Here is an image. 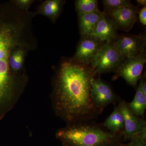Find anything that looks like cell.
<instances>
[{
    "label": "cell",
    "instance_id": "cell-11",
    "mask_svg": "<svg viewBox=\"0 0 146 146\" xmlns=\"http://www.w3.org/2000/svg\"><path fill=\"white\" fill-rule=\"evenodd\" d=\"M117 29L113 22L103 13L91 36L102 42H113L117 36Z\"/></svg>",
    "mask_w": 146,
    "mask_h": 146
},
{
    "label": "cell",
    "instance_id": "cell-23",
    "mask_svg": "<svg viewBox=\"0 0 146 146\" xmlns=\"http://www.w3.org/2000/svg\"><path fill=\"white\" fill-rule=\"evenodd\" d=\"M136 1L139 5L143 6V7L146 6V0H137Z\"/></svg>",
    "mask_w": 146,
    "mask_h": 146
},
{
    "label": "cell",
    "instance_id": "cell-14",
    "mask_svg": "<svg viewBox=\"0 0 146 146\" xmlns=\"http://www.w3.org/2000/svg\"><path fill=\"white\" fill-rule=\"evenodd\" d=\"M127 104L129 108L134 115L141 117L144 116L146 108V97L143 94L140 84L133 100Z\"/></svg>",
    "mask_w": 146,
    "mask_h": 146
},
{
    "label": "cell",
    "instance_id": "cell-17",
    "mask_svg": "<svg viewBox=\"0 0 146 146\" xmlns=\"http://www.w3.org/2000/svg\"><path fill=\"white\" fill-rule=\"evenodd\" d=\"M76 10L78 13H89L100 11L97 0H77Z\"/></svg>",
    "mask_w": 146,
    "mask_h": 146
},
{
    "label": "cell",
    "instance_id": "cell-21",
    "mask_svg": "<svg viewBox=\"0 0 146 146\" xmlns=\"http://www.w3.org/2000/svg\"><path fill=\"white\" fill-rule=\"evenodd\" d=\"M17 5L21 8L27 9L30 5L32 1L29 0H19L16 2Z\"/></svg>",
    "mask_w": 146,
    "mask_h": 146
},
{
    "label": "cell",
    "instance_id": "cell-2",
    "mask_svg": "<svg viewBox=\"0 0 146 146\" xmlns=\"http://www.w3.org/2000/svg\"><path fill=\"white\" fill-rule=\"evenodd\" d=\"M20 25L13 22L0 25V117L5 110L13 88L9 58L13 50L22 44Z\"/></svg>",
    "mask_w": 146,
    "mask_h": 146
},
{
    "label": "cell",
    "instance_id": "cell-4",
    "mask_svg": "<svg viewBox=\"0 0 146 146\" xmlns=\"http://www.w3.org/2000/svg\"><path fill=\"white\" fill-rule=\"evenodd\" d=\"M146 62L145 51L136 56L125 58L115 71L114 79L121 77L131 86L136 87L143 75Z\"/></svg>",
    "mask_w": 146,
    "mask_h": 146
},
{
    "label": "cell",
    "instance_id": "cell-19",
    "mask_svg": "<svg viewBox=\"0 0 146 146\" xmlns=\"http://www.w3.org/2000/svg\"><path fill=\"white\" fill-rule=\"evenodd\" d=\"M122 146H146V142L138 136H136L132 138L129 143L125 145L123 144Z\"/></svg>",
    "mask_w": 146,
    "mask_h": 146
},
{
    "label": "cell",
    "instance_id": "cell-15",
    "mask_svg": "<svg viewBox=\"0 0 146 146\" xmlns=\"http://www.w3.org/2000/svg\"><path fill=\"white\" fill-rule=\"evenodd\" d=\"M63 1L60 0H48L40 6L39 13L54 20L59 16L63 5Z\"/></svg>",
    "mask_w": 146,
    "mask_h": 146
},
{
    "label": "cell",
    "instance_id": "cell-6",
    "mask_svg": "<svg viewBox=\"0 0 146 146\" xmlns=\"http://www.w3.org/2000/svg\"><path fill=\"white\" fill-rule=\"evenodd\" d=\"M146 42L145 36L127 34L117 36L112 42L114 48L125 59L145 51Z\"/></svg>",
    "mask_w": 146,
    "mask_h": 146
},
{
    "label": "cell",
    "instance_id": "cell-12",
    "mask_svg": "<svg viewBox=\"0 0 146 146\" xmlns=\"http://www.w3.org/2000/svg\"><path fill=\"white\" fill-rule=\"evenodd\" d=\"M103 13L100 11L89 13H78L80 33L82 36H91Z\"/></svg>",
    "mask_w": 146,
    "mask_h": 146
},
{
    "label": "cell",
    "instance_id": "cell-1",
    "mask_svg": "<svg viewBox=\"0 0 146 146\" xmlns=\"http://www.w3.org/2000/svg\"><path fill=\"white\" fill-rule=\"evenodd\" d=\"M96 76L91 66L73 59L61 64L56 84V107L66 120L88 122L101 114L90 95L91 81Z\"/></svg>",
    "mask_w": 146,
    "mask_h": 146
},
{
    "label": "cell",
    "instance_id": "cell-20",
    "mask_svg": "<svg viewBox=\"0 0 146 146\" xmlns=\"http://www.w3.org/2000/svg\"><path fill=\"white\" fill-rule=\"evenodd\" d=\"M138 17L140 23L144 26L146 25V7H142L141 10L138 11Z\"/></svg>",
    "mask_w": 146,
    "mask_h": 146
},
{
    "label": "cell",
    "instance_id": "cell-13",
    "mask_svg": "<svg viewBox=\"0 0 146 146\" xmlns=\"http://www.w3.org/2000/svg\"><path fill=\"white\" fill-rule=\"evenodd\" d=\"M102 126L111 133L121 134L124 127L123 117L121 112L117 106L114 110L106 119Z\"/></svg>",
    "mask_w": 146,
    "mask_h": 146
},
{
    "label": "cell",
    "instance_id": "cell-24",
    "mask_svg": "<svg viewBox=\"0 0 146 146\" xmlns=\"http://www.w3.org/2000/svg\"><path fill=\"white\" fill-rule=\"evenodd\" d=\"M64 146H68L67 145H64Z\"/></svg>",
    "mask_w": 146,
    "mask_h": 146
},
{
    "label": "cell",
    "instance_id": "cell-10",
    "mask_svg": "<svg viewBox=\"0 0 146 146\" xmlns=\"http://www.w3.org/2000/svg\"><path fill=\"white\" fill-rule=\"evenodd\" d=\"M138 9L132 4L120 8L108 11L109 18L117 29L129 31L137 20Z\"/></svg>",
    "mask_w": 146,
    "mask_h": 146
},
{
    "label": "cell",
    "instance_id": "cell-8",
    "mask_svg": "<svg viewBox=\"0 0 146 146\" xmlns=\"http://www.w3.org/2000/svg\"><path fill=\"white\" fill-rule=\"evenodd\" d=\"M106 43L93 36H82L78 44L73 59L90 65Z\"/></svg>",
    "mask_w": 146,
    "mask_h": 146
},
{
    "label": "cell",
    "instance_id": "cell-3",
    "mask_svg": "<svg viewBox=\"0 0 146 146\" xmlns=\"http://www.w3.org/2000/svg\"><path fill=\"white\" fill-rule=\"evenodd\" d=\"M57 138L68 146H122L121 134L110 132L99 125L88 122L59 130Z\"/></svg>",
    "mask_w": 146,
    "mask_h": 146
},
{
    "label": "cell",
    "instance_id": "cell-5",
    "mask_svg": "<svg viewBox=\"0 0 146 146\" xmlns=\"http://www.w3.org/2000/svg\"><path fill=\"white\" fill-rule=\"evenodd\" d=\"M112 42H106L89 65L97 76L115 71L125 59L114 48Z\"/></svg>",
    "mask_w": 146,
    "mask_h": 146
},
{
    "label": "cell",
    "instance_id": "cell-18",
    "mask_svg": "<svg viewBox=\"0 0 146 146\" xmlns=\"http://www.w3.org/2000/svg\"><path fill=\"white\" fill-rule=\"evenodd\" d=\"M102 3L106 11L126 6L131 4L129 0H103Z\"/></svg>",
    "mask_w": 146,
    "mask_h": 146
},
{
    "label": "cell",
    "instance_id": "cell-7",
    "mask_svg": "<svg viewBox=\"0 0 146 146\" xmlns=\"http://www.w3.org/2000/svg\"><path fill=\"white\" fill-rule=\"evenodd\" d=\"M90 95L94 106L101 113L108 105L115 103L117 99L111 87L100 77L91 80Z\"/></svg>",
    "mask_w": 146,
    "mask_h": 146
},
{
    "label": "cell",
    "instance_id": "cell-22",
    "mask_svg": "<svg viewBox=\"0 0 146 146\" xmlns=\"http://www.w3.org/2000/svg\"><path fill=\"white\" fill-rule=\"evenodd\" d=\"M137 136L141 138L143 141L146 142V127L144 128L143 130H141L138 133Z\"/></svg>",
    "mask_w": 146,
    "mask_h": 146
},
{
    "label": "cell",
    "instance_id": "cell-16",
    "mask_svg": "<svg viewBox=\"0 0 146 146\" xmlns=\"http://www.w3.org/2000/svg\"><path fill=\"white\" fill-rule=\"evenodd\" d=\"M21 46L13 50L9 58V65L11 70L13 72H18L21 70L23 64L25 51Z\"/></svg>",
    "mask_w": 146,
    "mask_h": 146
},
{
    "label": "cell",
    "instance_id": "cell-9",
    "mask_svg": "<svg viewBox=\"0 0 146 146\" xmlns=\"http://www.w3.org/2000/svg\"><path fill=\"white\" fill-rule=\"evenodd\" d=\"M118 107L122 114L124 123L122 137L125 141H130L146 127L145 121L131 112L125 101L120 100Z\"/></svg>",
    "mask_w": 146,
    "mask_h": 146
}]
</instances>
